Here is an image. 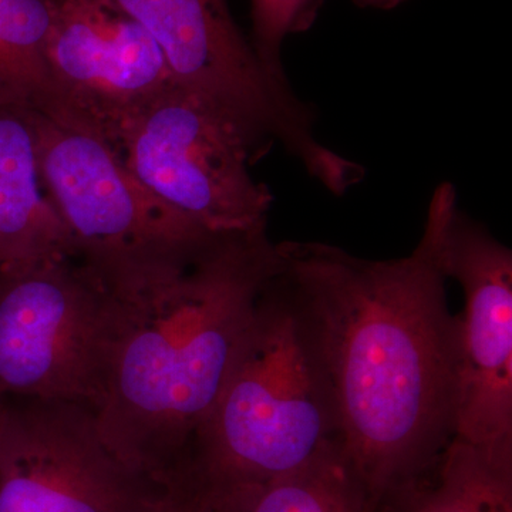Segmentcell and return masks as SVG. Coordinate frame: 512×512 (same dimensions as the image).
Instances as JSON below:
<instances>
[{"label":"cell","mask_w":512,"mask_h":512,"mask_svg":"<svg viewBox=\"0 0 512 512\" xmlns=\"http://www.w3.org/2000/svg\"><path fill=\"white\" fill-rule=\"evenodd\" d=\"M457 191L441 183L409 255L365 259L285 241L278 279L329 386L343 457L373 504L427 473L456 433L458 318L443 241Z\"/></svg>","instance_id":"6da1fadb"},{"label":"cell","mask_w":512,"mask_h":512,"mask_svg":"<svg viewBox=\"0 0 512 512\" xmlns=\"http://www.w3.org/2000/svg\"><path fill=\"white\" fill-rule=\"evenodd\" d=\"M278 266L265 229L215 235L183 255L101 278L109 328L93 412L127 466L161 480L187 464Z\"/></svg>","instance_id":"7a4b0ae2"},{"label":"cell","mask_w":512,"mask_h":512,"mask_svg":"<svg viewBox=\"0 0 512 512\" xmlns=\"http://www.w3.org/2000/svg\"><path fill=\"white\" fill-rule=\"evenodd\" d=\"M336 447L328 383L276 272L185 467L207 480L266 481Z\"/></svg>","instance_id":"3957f363"},{"label":"cell","mask_w":512,"mask_h":512,"mask_svg":"<svg viewBox=\"0 0 512 512\" xmlns=\"http://www.w3.org/2000/svg\"><path fill=\"white\" fill-rule=\"evenodd\" d=\"M111 2L153 37L175 84L227 111L259 146L281 144L332 194H346L362 181V165L320 143L311 109L288 77L261 62L228 0Z\"/></svg>","instance_id":"277c9868"},{"label":"cell","mask_w":512,"mask_h":512,"mask_svg":"<svg viewBox=\"0 0 512 512\" xmlns=\"http://www.w3.org/2000/svg\"><path fill=\"white\" fill-rule=\"evenodd\" d=\"M144 187L217 235L265 231L271 191L251 174L261 146L227 111L171 83L110 140Z\"/></svg>","instance_id":"5b68a950"},{"label":"cell","mask_w":512,"mask_h":512,"mask_svg":"<svg viewBox=\"0 0 512 512\" xmlns=\"http://www.w3.org/2000/svg\"><path fill=\"white\" fill-rule=\"evenodd\" d=\"M43 187L77 259L101 278L183 255L217 234L158 200L99 131L33 111Z\"/></svg>","instance_id":"8992f818"},{"label":"cell","mask_w":512,"mask_h":512,"mask_svg":"<svg viewBox=\"0 0 512 512\" xmlns=\"http://www.w3.org/2000/svg\"><path fill=\"white\" fill-rule=\"evenodd\" d=\"M107 328V286L80 259L0 269V396L96 409Z\"/></svg>","instance_id":"52a82bcc"},{"label":"cell","mask_w":512,"mask_h":512,"mask_svg":"<svg viewBox=\"0 0 512 512\" xmlns=\"http://www.w3.org/2000/svg\"><path fill=\"white\" fill-rule=\"evenodd\" d=\"M26 400L0 424V512L144 511L158 481L111 450L92 407Z\"/></svg>","instance_id":"ba28073f"},{"label":"cell","mask_w":512,"mask_h":512,"mask_svg":"<svg viewBox=\"0 0 512 512\" xmlns=\"http://www.w3.org/2000/svg\"><path fill=\"white\" fill-rule=\"evenodd\" d=\"M443 266L464 293L454 437L512 448L511 249L457 207L444 234Z\"/></svg>","instance_id":"9c48e42d"},{"label":"cell","mask_w":512,"mask_h":512,"mask_svg":"<svg viewBox=\"0 0 512 512\" xmlns=\"http://www.w3.org/2000/svg\"><path fill=\"white\" fill-rule=\"evenodd\" d=\"M52 113L107 141L127 117L173 82L146 29L111 0H57L46 47Z\"/></svg>","instance_id":"30bf717a"},{"label":"cell","mask_w":512,"mask_h":512,"mask_svg":"<svg viewBox=\"0 0 512 512\" xmlns=\"http://www.w3.org/2000/svg\"><path fill=\"white\" fill-rule=\"evenodd\" d=\"M35 107L0 93V269L77 258L39 170Z\"/></svg>","instance_id":"8fae6325"},{"label":"cell","mask_w":512,"mask_h":512,"mask_svg":"<svg viewBox=\"0 0 512 512\" xmlns=\"http://www.w3.org/2000/svg\"><path fill=\"white\" fill-rule=\"evenodd\" d=\"M187 474L198 512H376L340 447L272 480L217 481Z\"/></svg>","instance_id":"7c38bea8"},{"label":"cell","mask_w":512,"mask_h":512,"mask_svg":"<svg viewBox=\"0 0 512 512\" xmlns=\"http://www.w3.org/2000/svg\"><path fill=\"white\" fill-rule=\"evenodd\" d=\"M376 512H512V451L453 437L427 473L386 495Z\"/></svg>","instance_id":"4fadbf2b"},{"label":"cell","mask_w":512,"mask_h":512,"mask_svg":"<svg viewBox=\"0 0 512 512\" xmlns=\"http://www.w3.org/2000/svg\"><path fill=\"white\" fill-rule=\"evenodd\" d=\"M57 0H0V93L37 110L53 106L46 47Z\"/></svg>","instance_id":"5bb4252c"},{"label":"cell","mask_w":512,"mask_h":512,"mask_svg":"<svg viewBox=\"0 0 512 512\" xmlns=\"http://www.w3.org/2000/svg\"><path fill=\"white\" fill-rule=\"evenodd\" d=\"M323 0H251V43L256 55L271 72L286 76L282 45L293 33L308 30Z\"/></svg>","instance_id":"9a60e30c"},{"label":"cell","mask_w":512,"mask_h":512,"mask_svg":"<svg viewBox=\"0 0 512 512\" xmlns=\"http://www.w3.org/2000/svg\"><path fill=\"white\" fill-rule=\"evenodd\" d=\"M143 512H198L187 473L181 470L158 480Z\"/></svg>","instance_id":"2e32d148"},{"label":"cell","mask_w":512,"mask_h":512,"mask_svg":"<svg viewBox=\"0 0 512 512\" xmlns=\"http://www.w3.org/2000/svg\"><path fill=\"white\" fill-rule=\"evenodd\" d=\"M359 8L376 10H393L399 8L407 0H353Z\"/></svg>","instance_id":"e0dca14e"},{"label":"cell","mask_w":512,"mask_h":512,"mask_svg":"<svg viewBox=\"0 0 512 512\" xmlns=\"http://www.w3.org/2000/svg\"><path fill=\"white\" fill-rule=\"evenodd\" d=\"M5 397L0 396V424H2L3 412H5Z\"/></svg>","instance_id":"ac0fdd59"}]
</instances>
